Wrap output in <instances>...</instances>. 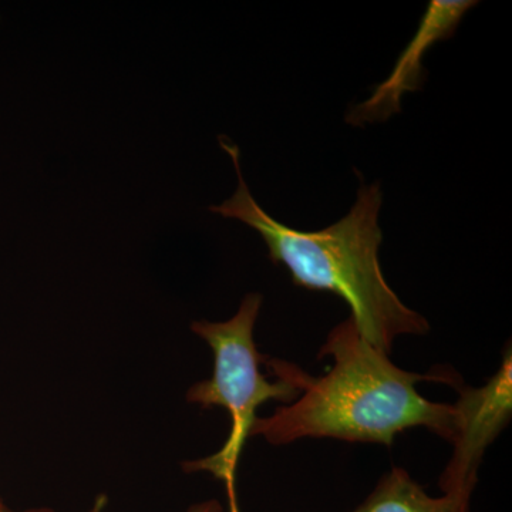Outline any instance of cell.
<instances>
[{"mask_svg": "<svg viewBox=\"0 0 512 512\" xmlns=\"http://www.w3.org/2000/svg\"><path fill=\"white\" fill-rule=\"evenodd\" d=\"M478 5L473 0H431L420 28L403 50L390 76L375 87L372 96L350 109L346 121L352 126L389 120L402 111L404 93L420 90L426 82L423 57L434 43L454 35L468 10Z\"/></svg>", "mask_w": 512, "mask_h": 512, "instance_id": "5b68a950", "label": "cell"}, {"mask_svg": "<svg viewBox=\"0 0 512 512\" xmlns=\"http://www.w3.org/2000/svg\"><path fill=\"white\" fill-rule=\"evenodd\" d=\"M330 356L332 369L322 377L308 375L282 359H268L275 376L298 387L295 402L278 407L272 416L256 419L251 436L285 446L302 439H336L349 443L393 446L397 434L426 427L450 443L453 404L424 399L419 383L463 384L450 369L413 373L394 365L389 355L370 345L349 316L332 329L319 359Z\"/></svg>", "mask_w": 512, "mask_h": 512, "instance_id": "6da1fadb", "label": "cell"}, {"mask_svg": "<svg viewBox=\"0 0 512 512\" xmlns=\"http://www.w3.org/2000/svg\"><path fill=\"white\" fill-rule=\"evenodd\" d=\"M0 512H12L9 510L8 505L3 503L2 498H0Z\"/></svg>", "mask_w": 512, "mask_h": 512, "instance_id": "9c48e42d", "label": "cell"}, {"mask_svg": "<svg viewBox=\"0 0 512 512\" xmlns=\"http://www.w3.org/2000/svg\"><path fill=\"white\" fill-rule=\"evenodd\" d=\"M107 498L100 497L99 500L96 501V505H94L93 510L90 512H101L103 508L106 507ZM25 512H53L52 510H47V508H40V510H28Z\"/></svg>", "mask_w": 512, "mask_h": 512, "instance_id": "ba28073f", "label": "cell"}, {"mask_svg": "<svg viewBox=\"0 0 512 512\" xmlns=\"http://www.w3.org/2000/svg\"><path fill=\"white\" fill-rule=\"evenodd\" d=\"M221 146L234 161L238 188L229 200L211 207V212L244 222L259 232L269 259L284 265L296 286L342 298L363 338L386 355L392 353L399 336L429 332L427 319L404 305L384 279L379 262L383 241L379 183L366 185L362 181L355 205L342 220L320 231H298L259 207L242 177L237 144L222 137Z\"/></svg>", "mask_w": 512, "mask_h": 512, "instance_id": "7a4b0ae2", "label": "cell"}, {"mask_svg": "<svg viewBox=\"0 0 512 512\" xmlns=\"http://www.w3.org/2000/svg\"><path fill=\"white\" fill-rule=\"evenodd\" d=\"M473 493L448 491L431 497L402 467L387 471L375 490L350 512H471Z\"/></svg>", "mask_w": 512, "mask_h": 512, "instance_id": "8992f818", "label": "cell"}, {"mask_svg": "<svg viewBox=\"0 0 512 512\" xmlns=\"http://www.w3.org/2000/svg\"><path fill=\"white\" fill-rule=\"evenodd\" d=\"M262 296L249 293L239 311L227 322H195L192 332L210 345L214 352V375L210 380L194 384L187 393L190 403L202 409L222 407L231 417V431L227 443L214 456L184 464L187 473L208 471L215 478L225 480L228 487L234 483L239 456L251 437L256 410L269 400L292 403L298 399V387L285 377L268 382L259 366L266 357L259 355L254 340V328Z\"/></svg>", "mask_w": 512, "mask_h": 512, "instance_id": "3957f363", "label": "cell"}, {"mask_svg": "<svg viewBox=\"0 0 512 512\" xmlns=\"http://www.w3.org/2000/svg\"><path fill=\"white\" fill-rule=\"evenodd\" d=\"M185 512H222V505L217 500L205 501V503L192 505L190 510Z\"/></svg>", "mask_w": 512, "mask_h": 512, "instance_id": "52a82bcc", "label": "cell"}, {"mask_svg": "<svg viewBox=\"0 0 512 512\" xmlns=\"http://www.w3.org/2000/svg\"><path fill=\"white\" fill-rule=\"evenodd\" d=\"M456 389L460 394L453 404L454 430L450 440L453 456L444 468L439 484L443 493H474L485 451L511 420V349L505 350L503 365L483 387L460 384Z\"/></svg>", "mask_w": 512, "mask_h": 512, "instance_id": "277c9868", "label": "cell"}]
</instances>
